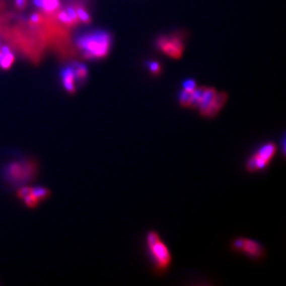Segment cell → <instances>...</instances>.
Instances as JSON below:
<instances>
[{
  "mask_svg": "<svg viewBox=\"0 0 286 286\" xmlns=\"http://www.w3.org/2000/svg\"><path fill=\"white\" fill-rule=\"evenodd\" d=\"M76 12L78 14L79 19L82 20L84 23H89L90 22V16H89V14L85 12L83 8H78Z\"/></svg>",
  "mask_w": 286,
  "mask_h": 286,
  "instance_id": "obj_15",
  "label": "cell"
},
{
  "mask_svg": "<svg viewBox=\"0 0 286 286\" xmlns=\"http://www.w3.org/2000/svg\"><path fill=\"white\" fill-rule=\"evenodd\" d=\"M229 249L234 254L248 258L253 262H262L267 258V250L263 243L246 236H236L230 241Z\"/></svg>",
  "mask_w": 286,
  "mask_h": 286,
  "instance_id": "obj_3",
  "label": "cell"
},
{
  "mask_svg": "<svg viewBox=\"0 0 286 286\" xmlns=\"http://www.w3.org/2000/svg\"><path fill=\"white\" fill-rule=\"evenodd\" d=\"M192 92L186 91L184 89L182 92L180 93V104L182 107H190L191 101H192Z\"/></svg>",
  "mask_w": 286,
  "mask_h": 286,
  "instance_id": "obj_11",
  "label": "cell"
},
{
  "mask_svg": "<svg viewBox=\"0 0 286 286\" xmlns=\"http://www.w3.org/2000/svg\"><path fill=\"white\" fill-rule=\"evenodd\" d=\"M278 146L273 141L262 143L247 158L245 162V170L250 174L264 173L271 166L277 156Z\"/></svg>",
  "mask_w": 286,
  "mask_h": 286,
  "instance_id": "obj_2",
  "label": "cell"
},
{
  "mask_svg": "<svg viewBox=\"0 0 286 286\" xmlns=\"http://www.w3.org/2000/svg\"><path fill=\"white\" fill-rule=\"evenodd\" d=\"M58 19L64 24L68 25V26H72L75 23V22L68 16L67 12H60L58 15Z\"/></svg>",
  "mask_w": 286,
  "mask_h": 286,
  "instance_id": "obj_16",
  "label": "cell"
},
{
  "mask_svg": "<svg viewBox=\"0 0 286 286\" xmlns=\"http://www.w3.org/2000/svg\"><path fill=\"white\" fill-rule=\"evenodd\" d=\"M23 200H24L25 203L27 204V207H31V208L37 207L38 205V203H39V200H38L33 194H30L28 196H26Z\"/></svg>",
  "mask_w": 286,
  "mask_h": 286,
  "instance_id": "obj_14",
  "label": "cell"
},
{
  "mask_svg": "<svg viewBox=\"0 0 286 286\" xmlns=\"http://www.w3.org/2000/svg\"><path fill=\"white\" fill-rule=\"evenodd\" d=\"M145 247L153 274L163 277L170 272L173 262L171 250L156 230H149L145 236Z\"/></svg>",
  "mask_w": 286,
  "mask_h": 286,
  "instance_id": "obj_1",
  "label": "cell"
},
{
  "mask_svg": "<svg viewBox=\"0 0 286 286\" xmlns=\"http://www.w3.org/2000/svg\"><path fill=\"white\" fill-rule=\"evenodd\" d=\"M111 38L106 32H96L87 34L78 40V45L84 51L86 58L104 57L109 51Z\"/></svg>",
  "mask_w": 286,
  "mask_h": 286,
  "instance_id": "obj_4",
  "label": "cell"
},
{
  "mask_svg": "<svg viewBox=\"0 0 286 286\" xmlns=\"http://www.w3.org/2000/svg\"><path fill=\"white\" fill-rule=\"evenodd\" d=\"M150 68H151L153 74H159V72L161 71L160 64H158V62L151 63V64H150Z\"/></svg>",
  "mask_w": 286,
  "mask_h": 286,
  "instance_id": "obj_20",
  "label": "cell"
},
{
  "mask_svg": "<svg viewBox=\"0 0 286 286\" xmlns=\"http://www.w3.org/2000/svg\"><path fill=\"white\" fill-rule=\"evenodd\" d=\"M75 77V70L71 67L65 68L62 71L63 83L66 90L69 93L75 92V87H74Z\"/></svg>",
  "mask_w": 286,
  "mask_h": 286,
  "instance_id": "obj_7",
  "label": "cell"
},
{
  "mask_svg": "<svg viewBox=\"0 0 286 286\" xmlns=\"http://www.w3.org/2000/svg\"><path fill=\"white\" fill-rule=\"evenodd\" d=\"M31 22L34 23H38L40 20V15H38V14H34V15H32V17L30 19Z\"/></svg>",
  "mask_w": 286,
  "mask_h": 286,
  "instance_id": "obj_22",
  "label": "cell"
},
{
  "mask_svg": "<svg viewBox=\"0 0 286 286\" xmlns=\"http://www.w3.org/2000/svg\"><path fill=\"white\" fill-rule=\"evenodd\" d=\"M34 196H35L39 201L45 200L46 198L49 197L51 195L50 191L47 188H43V187H35L32 188V192Z\"/></svg>",
  "mask_w": 286,
  "mask_h": 286,
  "instance_id": "obj_10",
  "label": "cell"
},
{
  "mask_svg": "<svg viewBox=\"0 0 286 286\" xmlns=\"http://www.w3.org/2000/svg\"><path fill=\"white\" fill-rule=\"evenodd\" d=\"M158 46L163 53L173 58H180L182 56L184 45L181 40L177 37H162L158 39Z\"/></svg>",
  "mask_w": 286,
  "mask_h": 286,
  "instance_id": "obj_6",
  "label": "cell"
},
{
  "mask_svg": "<svg viewBox=\"0 0 286 286\" xmlns=\"http://www.w3.org/2000/svg\"><path fill=\"white\" fill-rule=\"evenodd\" d=\"M34 3L36 6L47 13L54 12L60 7L59 0H34Z\"/></svg>",
  "mask_w": 286,
  "mask_h": 286,
  "instance_id": "obj_8",
  "label": "cell"
},
{
  "mask_svg": "<svg viewBox=\"0 0 286 286\" xmlns=\"http://www.w3.org/2000/svg\"><path fill=\"white\" fill-rule=\"evenodd\" d=\"M227 100L228 96L225 93H218L214 89H207L197 108L201 116L211 119L220 113Z\"/></svg>",
  "mask_w": 286,
  "mask_h": 286,
  "instance_id": "obj_5",
  "label": "cell"
},
{
  "mask_svg": "<svg viewBox=\"0 0 286 286\" xmlns=\"http://www.w3.org/2000/svg\"><path fill=\"white\" fill-rule=\"evenodd\" d=\"M32 192V187H23L17 192V196L20 199H24L26 196H28Z\"/></svg>",
  "mask_w": 286,
  "mask_h": 286,
  "instance_id": "obj_17",
  "label": "cell"
},
{
  "mask_svg": "<svg viewBox=\"0 0 286 286\" xmlns=\"http://www.w3.org/2000/svg\"><path fill=\"white\" fill-rule=\"evenodd\" d=\"M75 70V75L77 78L83 79L88 75V68L83 64H77V68Z\"/></svg>",
  "mask_w": 286,
  "mask_h": 286,
  "instance_id": "obj_13",
  "label": "cell"
},
{
  "mask_svg": "<svg viewBox=\"0 0 286 286\" xmlns=\"http://www.w3.org/2000/svg\"><path fill=\"white\" fill-rule=\"evenodd\" d=\"M14 60H15V57L12 52L8 54H3L0 58V66L4 69H8L13 64Z\"/></svg>",
  "mask_w": 286,
  "mask_h": 286,
  "instance_id": "obj_12",
  "label": "cell"
},
{
  "mask_svg": "<svg viewBox=\"0 0 286 286\" xmlns=\"http://www.w3.org/2000/svg\"><path fill=\"white\" fill-rule=\"evenodd\" d=\"M15 4L18 8H24L27 4V0H15Z\"/></svg>",
  "mask_w": 286,
  "mask_h": 286,
  "instance_id": "obj_21",
  "label": "cell"
},
{
  "mask_svg": "<svg viewBox=\"0 0 286 286\" xmlns=\"http://www.w3.org/2000/svg\"><path fill=\"white\" fill-rule=\"evenodd\" d=\"M67 12L68 16H69V17L71 18L74 22H75V23L78 21V19H79V18H78V14H77V12H76V11L74 9V8H68V10H67V12Z\"/></svg>",
  "mask_w": 286,
  "mask_h": 286,
  "instance_id": "obj_19",
  "label": "cell"
},
{
  "mask_svg": "<svg viewBox=\"0 0 286 286\" xmlns=\"http://www.w3.org/2000/svg\"><path fill=\"white\" fill-rule=\"evenodd\" d=\"M206 88H199V89H195L192 92V101H191V108H197L198 106L200 104V101L203 98L204 94H205Z\"/></svg>",
  "mask_w": 286,
  "mask_h": 286,
  "instance_id": "obj_9",
  "label": "cell"
},
{
  "mask_svg": "<svg viewBox=\"0 0 286 286\" xmlns=\"http://www.w3.org/2000/svg\"><path fill=\"white\" fill-rule=\"evenodd\" d=\"M196 82L192 80H188L184 83V89L185 90L193 92L196 89Z\"/></svg>",
  "mask_w": 286,
  "mask_h": 286,
  "instance_id": "obj_18",
  "label": "cell"
}]
</instances>
